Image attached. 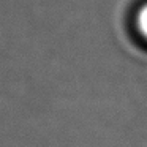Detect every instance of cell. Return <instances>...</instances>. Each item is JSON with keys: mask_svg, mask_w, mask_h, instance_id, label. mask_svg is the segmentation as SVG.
Listing matches in <instances>:
<instances>
[{"mask_svg": "<svg viewBox=\"0 0 147 147\" xmlns=\"http://www.w3.org/2000/svg\"><path fill=\"white\" fill-rule=\"evenodd\" d=\"M138 29L147 38V5H144L138 13Z\"/></svg>", "mask_w": 147, "mask_h": 147, "instance_id": "cell-1", "label": "cell"}]
</instances>
